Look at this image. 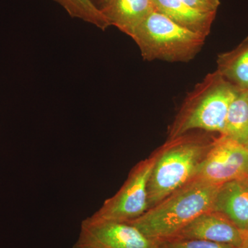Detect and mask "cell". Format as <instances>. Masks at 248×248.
I'll use <instances>...</instances> for the list:
<instances>
[{
    "label": "cell",
    "mask_w": 248,
    "mask_h": 248,
    "mask_svg": "<svg viewBox=\"0 0 248 248\" xmlns=\"http://www.w3.org/2000/svg\"><path fill=\"white\" fill-rule=\"evenodd\" d=\"M245 146H246V148H247L248 151V143H246V145H245Z\"/></svg>",
    "instance_id": "cell-19"
},
{
    "label": "cell",
    "mask_w": 248,
    "mask_h": 248,
    "mask_svg": "<svg viewBox=\"0 0 248 248\" xmlns=\"http://www.w3.org/2000/svg\"><path fill=\"white\" fill-rule=\"evenodd\" d=\"M192 9L206 14H217L221 4L220 0H183Z\"/></svg>",
    "instance_id": "cell-16"
},
{
    "label": "cell",
    "mask_w": 248,
    "mask_h": 248,
    "mask_svg": "<svg viewBox=\"0 0 248 248\" xmlns=\"http://www.w3.org/2000/svg\"><path fill=\"white\" fill-rule=\"evenodd\" d=\"M237 89L218 71L208 73L187 94L169 131V139L192 130L222 134Z\"/></svg>",
    "instance_id": "cell-3"
},
{
    "label": "cell",
    "mask_w": 248,
    "mask_h": 248,
    "mask_svg": "<svg viewBox=\"0 0 248 248\" xmlns=\"http://www.w3.org/2000/svg\"><path fill=\"white\" fill-rule=\"evenodd\" d=\"M213 142L188 133L169 140L156 152L148 182V209L195 179Z\"/></svg>",
    "instance_id": "cell-2"
},
{
    "label": "cell",
    "mask_w": 248,
    "mask_h": 248,
    "mask_svg": "<svg viewBox=\"0 0 248 248\" xmlns=\"http://www.w3.org/2000/svg\"><path fill=\"white\" fill-rule=\"evenodd\" d=\"M221 135L244 146L248 143V91H236L228 108Z\"/></svg>",
    "instance_id": "cell-13"
},
{
    "label": "cell",
    "mask_w": 248,
    "mask_h": 248,
    "mask_svg": "<svg viewBox=\"0 0 248 248\" xmlns=\"http://www.w3.org/2000/svg\"><path fill=\"white\" fill-rule=\"evenodd\" d=\"M155 11L164 15L178 25L206 38L211 32L215 14L192 9L183 0H152Z\"/></svg>",
    "instance_id": "cell-11"
},
{
    "label": "cell",
    "mask_w": 248,
    "mask_h": 248,
    "mask_svg": "<svg viewBox=\"0 0 248 248\" xmlns=\"http://www.w3.org/2000/svg\"><path fill=\"white\" fill-rule=\"evenodd\" d=\"M217 71L239 90L248 91V37L236 48L219 54Z\"/></svg>",
    "instance_id": "cell-12"
},
{
    "label": "cell",
    "mask_w": 248,
    "mask_h": 248,
    "mask_svg": "<svg viewBox=\"0 0 248 248\" xmlns=\"http://www.w3.org/2000/svg\"><path fill=\"white\" fill-rule=\"evenodd\" d=\"M98 1H99H99H101V0H98Z\"/></svg>",
    "instance_id": "cell-20"
},
{
    "label": "cell",
    "mask_w": 248,
    "mask_h": 248,
    "mask_svg": "<svg viewBox=\"0 0 248 248\" xmlns=\"http://www.w3.org/2000/svg\"><path fill=\"white\" fill-rule=\"evenodd\" d=\"M159 248H237L201 239H171L159 241Z\"/></svg>",
    "instance_id": "cell-15"
},
{
    "label": "cell",
    "mask_w": 248,
    "mask_h": 248,
    "mask_svg": "<svg viewBox=\"0 0 248 248\" xmlns=\"http://www.w3.org/2000/svg\"><path fill=\"white\" fill-rule=\"evenodd\" d=\"M61 6L70 17L79 19L94 26L102 31L110 27L107 17L104 16L93 0H53Z\"/></svg>",
    "instance_id": "cell-14"
},
{
    "label": "cell",
    "mask_w": 248,
    "mask_h": 248,
    "mask_svg": "<svg viewBox=\"0 0 248 248\" xmlns=\"http://www.w3.org/2000/svg\"><path fill=\"white\" fill-rule=\"evenodd\" d=\"M245 234L246 232L241 231L224 215L210 210L197 217L172 239L205 240L240 248Z\"/></svg>",
    "instance_id": "cell-8"
},
{
    "label": "cell",
    "mask_w": 248,
    "mask_h": 248,
    "mask_svg": "<svg viewBox=\"0 0 248 248\" xmlns=\"http://www.w3.org/2000/svg\"><path fill=\"white\" fill-rule=\"evenodd\" d=\"M89 248L86 247V246H83V245L78 244V243L76 242V244H75L74 246H73V248Z\"/></svg>",
    "instance_id": "cell-18"
},
{
    "label": "cell",
    "mask_w": 248,
    "mask_h": 248,
    "mask_svg": "<svg viewBox=\"0 0 248 248\" xmlns=\"http://www.w3.org/2000/svg\"><path fill=\"white\" fill-rule=\"evenodd\" d=\"M98 6L110 27L129 37L154 10L152 0H101Z\"/></svg>",
    "instance_id": "cell-10"
},
{
    "label": "cell",
    "mask_w": 248,
    "mask_h": 248,
    "mask_svg": "<svg viewBox=\"0 0 248 248\" xmlns=\"http://www.w3.org/2000/svg\"><path fill=\"white\" fill-rule=\"evenodd\" d=\"M219 186L195 178L128 223L155 241L172 239L197 217L213 210Z\"/></svg>",
    "instance_id": "cell-1"
},
{
    "label": "cell",
    "mask_w": 248,
    "mask_h": 248,
    "mask_svg": "<svg viewBox=\"0 0 248 248\" xmlns=\"http://www.w3.org/2000/svg\"><path fill=\"white\" fill-rule=\"evenodd\" d=\"M195 178L214 184L248 179V151L244 145L221 135L212 143Z\"/></svg>",
    "instance_id": "cell-7"
},
{
    "label": "cell",
    "mask_w": 248,
    "mask_h": 248,
    "mask_svg": "<svg viewBox=\"0 0 248 248\" xmlns=\"http://www.w3.org/2000/svg\"><path fill=\"white\" fill-rule=\"evenodd\" d=\"M77 243L89 248H159L128 222L104 219L92 215L81 222Z\"/></svg>",
    "instance_id": "cell-6"
},
{
    "label": "cell",
    "mask_w": 248,
    "mask_h": 248,
    "mask_svg": "<svg viewBox=\"0 0 248 248\" xmlns=\"http://www.w3.org/2000/svg\"><path fill=\"white\" fill-rule=\"evenodd\" d=\"M156 153L133 168L120 190L104 202L94 216L111 221L130 222L148 210V182Z\"/></svg>",
    "instance_id": "cell-5"
},
{
    "label": "cell",
    "mask_w": 248,
    "mask_h": 248,
    "mask_svg": "<svg viewBox=\"0 0 248 248\" xmlns=\"http://www.w3.org/2000/svg\"><path fill=\"white\" fill-rule=\"evenodd\" d=\"M213 211L226 217L241 231H248V179L223 183L217 190Z\"/></svg>",
    "instance_id": "cell-9"
},
{
    "label": "cell",
    "mask_w": 248,
    "mask_h": 248,
    "mask_svg": "<svg viewBox=\"0 0 248 248\" xmlns=\"http://www.w3.org/2000/svg\"><path fill=\"white\" fill-rule=\"evenodd\" d=\"M240 248H248V231L246 232L244 241H243V244Z\"/></svg>",
    "instance_id": "cell-17"
},
{
    "label": "cell",
    "mask_w": 248,
    "mask_h": 248,
    "mask_svg": "<svg viewBox=\"0 0 248 248\" xmlns=\"http://www.w3.org/2000/svg\"><path fill=\"white\" fill-rule=\"evenodd\" d=\"M145 61L188 62L205 45V37L178 25L153 10L130 36Z\"/></svg>",
    "instance_id": "cell-4"
}]
</instances>
